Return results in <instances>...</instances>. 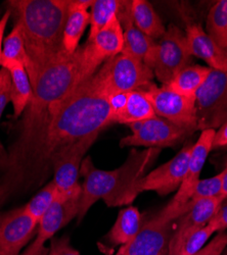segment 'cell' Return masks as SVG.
<instances>
[{"label": "cell", "mask_w": 227, "mask_h": 255, "mask_svg": "<svg viewBox=\"0 0 227 255\" xmlns=\"http://www.w3.org/2000/svg\"><path fill=\"white\" fill-rule=\"evenodd\" d=\"M112 92L100 70L59 105L47 133L17 173L0 179V199L39 187L53 173V161L64 149L82 138L99 134L113 124Z\"/></svg>", "instance_id": "6da1fadb"}, {"label": "cell", "mask_w": 227, "mask_h": 255, "mask_svg": "<svg viewBox=\"0 0 227 255\" xmlns=\"http://www.w3.org/2000/svg\"><path fill=\"white\" fill-rule=\"evenodd\" d=\"M81 48L61 54L47 65L32 84V97L17 127L15 141L0 160V179L13 177L44 139L59 105L83 83Z\"/></svg>", "instance_id": "7a4b0ae2"}, {"label": "cell", "mask_w": 227, "mask_h": 255, "mask_svg": "<svg viewBox=\"0 0 227 255\" xmlns=\"http://www.w3.org/2000/svg\"><path fill=\"white\" fill-rule=\"evenodd\" d=\"M22 32L31 84L47 65L65 53L64 31L71 0H9L5 2Z\"/></svg>", "instance_id": "3957f363"}, {"label": "cell", "mask_w": 227, "mask_h": 255, "mask_svg": "<svg viewBox=\"0 0 227 255\" xmlns=\"http://www.w3.org/2000/svg\"><path fill=\"white\" fill-rule=\"evenodd\" d=\"M161 148L132 149L128 158L114 171H101L94 166L90 156L83 159L80 175L84 181L81 185L78 223L84 219L88 210L102 199L109 207L124 206L133 202L131 190L134 184L146 175L147 169L156 161Z\"/></svg>", "instance_id": "277c9868"}, {"label": "cell", "mask_w": 227, "mask_h": 255, "mask_svg": "<svg viewBox=\"0 0 227 255\" xmlns=\"http://www.w3.org/2000/svg\"><path fill=\"white\" fill-rule=\"evenodd\" d=\"M143 61L163 85H167L180 71L192 66L193 55L185 33L170 25Z\"/></svg>", "instance_id": "5b68a950"}, {"label": "cell", "mask_w": 227, "mask_h": 255, "mask_svg": "<svg viewBox=\"0 0 227 255\" xmlns=\"http://www.w3.org/2000/svg\"><path fill=\"white\" fill-rule=\"evenodd\" d=\"M198 130H215L227 122V72L212 70L196 95Z\"/></svg>", "instance_id": "8992f818"}, {"label": "cell", "mask_w": 227, "mask_h": 255, "mask_svg": "<svg viewBox=\"0 0 227 255\" xmlns=\"http://www.w3.org/2000/svg\"><path fill=\"white\" fill-rule=\"evenodd\" d=\"M139 90L148 96L156 116L171 122L191 135L198 131L196 98L176 93L164 85L158 87L154 83Z\"/></svg>", "instance_id": "52a82bcc"}, {"label": "cell", "mask_w": 227, "mask_h": 255, "mask_svg": "<svg viewBox=\"0 0 227 255\" xmlns=\"http://www.w3.org/2000/svg\"><path fill=\"white\" fill-rule=\"evenodd\" d=\"M99 70L112 94L143 89L153 83L155 77L143 60L122 52L106 61Z\"/></svg>", "instance_id": "ba28073f"}, {"label": "cell", "mask_w": 227, "mask_h": 255, "mask_svg": "<svg viewBox=\"0 0 227 255\" xmlns=\"http://www.w3.org/2000/svg\"><path fill=\"white\" fill-rule=\"evenodd\" d=\"M124 46V32L117 15H114L108 24L96 36L81 46L82 71L83 78H91L106 61L119 55Z\"/></svg>", "instance_id": "9c48e42d"}, {"label": "cell", "mask_w": 227, "mask_h": 255, "mask_svg": "<svg viewBox=\"0 0 227 255\" xmlns=\"http://www.w3.org/2000/svg\"><path fill=\"white\" fill-rule=\"evenodd\" d=\"M193 146V143L185 144L172 159L140 178L131 190L132 199L144 191H155L159 195L165 196L178 190L187 173Z\"/></svg>", "instance_id": "30bf717a"}, {"label": "cell", "mask_w": 227, "mask_h": 255, "mask_svg": "<svg viewBox=\"0 0 227 255\" xmlns=\"http://www.w3.org/2000/svg\"><path fill=\"white\" fill-rule=\"evenodd\" d=\"M175 222L160 210L142 223L137 235L121 246L119 252L122 255H167Z\"/></svg>", "instance_id": "8fae6325"}, {"label": "cell", "mask_w": 227, "mask_h": 255, "mask_svg": "<svg viewBox=\"0 0 227 255\" xmlns=\"http://www.w3.org/2000/svg\"><path fill=\"white\" fill-rule=\"evenodd\" d=\"M132 132L120 141L121 147L144 146L147 148L173 147L191 134L171 122L158 116L128 125Z\"/></svg>", "instance_id": "7c38bea8"}, {"label": "cell", "mask_w": 227, "mask_h": 255, "mask_svg": "<svg viewBox=\"0 0 227 255\" xmlns=\"http://www.w3.org/2000/svg\"><path fill=\"white\" fill-rule=\"evenodd\" d=\"M215 132L216 131L212 129L202 131L198 141L193 146L188 169L182 184L177 190V193L173 199L167 204V206L162 209L165 214L174 221L181 217L182 208L190 201L194 190L200 181L202 169L210 151L212 150Z\"/></svg>", "instance_id": "4fadbf2b"}, {"label": "cell", "mask_w": 227, "mask_h": 255, "mask_svg": "<svg viewBox=\"0 0 227 255\" xmlns=\"http://www.w3.org/2000/svg\"><path fill=\"white\" fill-rule=\"evenodd\" d=\"M99 134L82 138L68 146L61 151L53 161V180L59 194H66L79 189L78 183L80 168L84 155L95 142Z\"/></svg>", "instance_id": "5bb4252c"}, {"label": "cell", "mask_w": 227, "mask_h": 255, "mask_svg": "<svg viewBox=\"0 0 227 255\" xmlns=\"http://www.w3.org/2000/svg\"><path fill=\"white\" fill-rule=\"evenodd\" d=\"M224 200L225 198L221 195L209 199H204L194 205L187 214L178 218L176 220V226L174 225L167 255H177L181 247L197 232L208 225L210 220L221 207Z\"/></svg>", "instance_id": "9a60e30c"}, {"label": "cell", "mask_w": 227, "mask_h": 255, "mask_svg": "<svg viewBox=\"0 0 227 255\" xmlns=\"http://www.w3.org/2000/svg\"><path fill=\"white\" fill-rule=\"evenodd\" d=\"M38 230V222L24 206L0 217V255H18Z\"/></svg>", "instance_id": "2e32d148"}, {"label": "cell", "mask_w": 227, "mask_h": 255, "mask_svg": "<svg viewBox=\"0 0 227 255\" xmlns=\"http://www.w3.org/2000/svg\"><path fill=\"white\" fill-rule=\"evenodd\" d=\"M81 197V187L72 192L59 194L38 224L34 243L44 245L54 234L78 217Z\"/></svg>", "instance_id": "e0dca14e"}, {"label": "cell", "mask_w": 227, "mask_h": 255, "mask_svg": "<svg viewBox=\"0 0 227 255\" xmlns=\"http://www.w3.org/2000/svg\"><path fill=\"white\" fill-rule=\"evenodd\" d=\"M185 37L193 56L205 60L212 70L227 72V53L215 43L201 25H189L185 31Z\"/></svg>", "instance_id": "ac0fdd59"}, {"label": "cell", "mask_w": 227, "mask_h": 255, "mask_svg": "<svg viewBox=\"0 0 227 255\" xmlns=\"http://www.w3.org/2000/svg\"><path fill=\"white\" fill-rule=\"evenodd\" d=\"M117 17L124 32V46L122 53H125L144 60L151 49L154 47L156 41L144 35L134 25L131 1H121Z\"/></svg>", "instance_id": "d6986e66"}, {"label": "cell", "mask_w": 227, "mask_h": 255, "mask_svg": "<svg viewBox=\"0 0 227 255\" xmlns=\"http://www.w3.org/2000/svg\"><path fill=\"white\" fill-rule=\"evenodd\" d=\"M93 1L89 0H71L69 14L64 31V50L73 54L80 47L79 42L86 27L90 23V12L88 8Z\"/></svg>", "instance_id": "ffe728a7"}, {"label": "cell", "mask_w": 227, "mask_h": 255, "mask_svg": "<svg viewBox=\"0 0 227 255\" xmlns=\"http://www.w3.org/2000/svg\"><path fill=\"white\" fill-rule=\"evenodd\" d=\"M154 117L156 114L148 96L142 90H134L126 92L122 105L113 114L112 122L128 126Z\"/></svg>", "instance_id": "44dd1931"}, {"label": "cell", "mask_w": 227, "mask_h": 255, "mask_svg": "<svg viewBox=\"0 0 227 255\" xmlns=\"http://www.w3.org/2000/svg\"><path fill=\"white\" fill-rule=\"evenodd\" d=\"M142 223L137 208L129 206L121 209L116 223L107 236L108 242L114 247L126 245L137 235Z\"/></svg>", "instance_id": "7402d4cb"}, {"label": "cell", "mask_w": 227, "mask_h": 255, "mask_svg": "<svg viewBox=\"0 0 227 255\" xmlns=\"http://www.w3.org/2000/svg\"><path fill=\"white\" fill-rule=\"evenodd\" d=\"M11 77V103L13 106V117H20L31 100L33 89L27 70L22 63H13L6 68Z\"/></svg>", "instance_id": "603a6c76"}, {"label": "cell", "mask_w": 227, "mask_h": 255, "mask_svg": "<svg viewBox=\"0 0 227 255\" xmlns=\"http://www.w3.org/2000/svg\"><path fill=\"white\" fill-rule=\"evenodd\" d=\"M131 11L135 27L155 41L166 33V28L153 5L147 0H132Z\"/></svg>", "instance_id": "cb8c5ba5"}, {"label": "cell", "mask_w": 227, "mask_h": 255, "mask_svg": "<svg viewBox=\"0 0 227 255\" xmlns=\"http://www.w3.org/2000/svg\"><path fill=\"white\" fill-rule=\"evenodd\" d=\"M211 72L210 68L199 65L189 66L180 71L167 85L170 90L181 95L196 98L200 88L203 86Z\"/></svg>", "instance_id": "d4e9b609"}, {"label": "cell", "mask_w": 227, "mask_h": 255, "mask_svg": "<svg viewBox=\"0 0 227 255\" xmlns=\"http://www.w3.org/2000/svg\"><path fill=\"white\" fill-rule=\"evenodd\" d=\"M206 32L227 53V0L217 1L209 10Z\"/></svg>", "instance_id": "484cf974"}, {"label": "cell", "mask_w": 227, "mask_h": 255, "mask_svg": "<svg viewBox=\"0 0 227 255\" xmlns=\"http://www.w3.org/2000/svg\"><path fill=\"white\" fill-rule=\"evenodd\" d=\"M13 63H22L27 66L28 56L24 44L22 32L17 25H14L12 31L3 40V48L1 53V68H7Z\"/></svg>", "instance_id": "4316f807"}, {"label": "cell", "mask_w": 227, "mask_h": 255, "mask_svg": "<svg viewBox=\"0 0 227 255\" xmlns=\"http://www.w3.org/2000/svg\"><path fill=\"white\" fill-rule=\"evenodd\" d=\"M120 5V0H95L93 1L90 11V32L88 41L92 40L114 15H117Z\"/></svg>", "instance_id": "83f0119b"}, {"label": "cell", "mask_w": 227, "mask_h": 255, "mask_svg": "<svg viewBox=\"0 0 227 255\" xmlns=\"http://www.w3.org/2000/svg\"><path fill=\"white\" fill-rule=\"evenodd\" d=\"M57 196L58 190L55 184L51 181L41 189L26 205H24V208L27 214L39 224L41 218L44 216Z\"/></svg>", "instance_id": "f1b7e54d"}, {"label": "cell", "mask_w": 227, "mask_h": 255, "mask_svg": "<svg viewBox=\"0 0 227 255\" xmlns=\"http://www.w3.org/2000/svg\"><path fill=\"white\" fill-rule=\"evenodd\" d=\"M222 182H223V171L212 178L200 180L194 190L190 201L182 208L181 216L187 214V212L190 209H192L193 206L196 205L198 202L204 199H209L216 196H220L221 191H222Z\"/></svg>", "instance_id": "f546056e"}, {"label": "cell", "mask_w": 227, "mask_h": 255, "mask_svg": "<svg viewBox=\"0 0 227 255\" xmlns=\"http://www.w3.org/2000/svg\"><path fill=\"white\" fill-rule=\"evenodd\" d=\"M214 233H216L215 230L213 229L212 226H210L208 224L202 230L197 232L195 235L181 247V249L179 250L177 255H194V254H196L198 251H200L205 246V244L207 243V241L210 239V237L213 235Z\"/></svg>", "instance_id": "4dcf8cb0"}, {"label": "cell", "mask_w": 227, "mask_h": 255, "mask_svg": "<svg viewBox=\"0 0 227 255\" xmlns=\"http://www.w3.org/2000/svg\"><path fill=\"white\" fill-rule=\"evenodd\" d=\"M11 101V77L7 69H0V119L5 106Z\"/></svg>", "instance_id": "1f68e13d"}, {"label": "cell", "mask_w": 227, "mask_h": 255, "mask_svg": "<svg viewBox=\"0 0 227 255\" xmlns=\"http://www.w3.org/2000/svg\"><path fill=\"white\" fill-rule=\"evenodd\" d=\"M227 247V233L220 232L200 251L194 255H222Z\"/></svg>", "instance_id": "d6a6232c"}, {"label": "cell", "mask_w": 227, "mask_h": 255, "mask_svg": "<svg viewBox=\"0 0 227 255\" xmlns=\"http://www.w3.org/2000/svg\"><path fill=\"white\" fill-rule=\"evenodd\" d=\"M46 255H80V253L70 244L67 237L51 240L50 248Z\"/></svg>", "instance_id": "836d02e7"}, {"label": "cell", "mask_w": 227, "mask_h": 255, "mask_svg": "<svg viewBox=\"0 0 227 255\" xmlns=\"http://www.w3.org/2000/svg\"><path fill=\"white\" fill-rule=\"evenodd\" d=\"M208 224L212 226L217 233L224 232L227 229V203L221 205V207Z\"/></svg>", "instance_id": "e575fe53"}, {"label": "cell", "mask_w": 227, "mask_h": 255, "mask_svg": "<svg viewBox=\"0 0 227 255\" xmlns=\"http://www.w3.org/2000/svg\"><path fill=\"white\" fill-rule=\"evenodd\" d=\"M222 148H227V122L218 128L212 143V150L222 149Z\"/></svg>", "instance_id": "d590c367"}, {"label": "cell", "mask_w": 227, "mask_h": 255, "mask_svg": "<svg viewBox=\"0 0 227 255\" xmlns=\"http://www.w3.org/2000/svg\"><path fill=\"white\" fill-rule=\"evenodd\" d=\"M10 15H11V12L9 10H6V12L3 14V16L0 18V61H1L4 31H5V28H6V25H7V22H8Z\"/></svg>", "instance_id": "8d00e7d4"}, {"label": "cell", "mask_w": 227, "mask_h": 255, "mask_svg": "<svg viewBox=\"0 0 227 255\" xmlns=\"http://www.w3.org/2000/svg\"><path fill=\"white\" fill-rule=\"evenodd\" d=\"M47 249L45 248L44 245H38L36 243H32L23 254H18V255H46L47 254Z\"/></svg>", "instance_id": "74e56055"}, {"label": "cell", "mask_w": 227, "mask_h": 255, "mask_svg": "<svg viewBox=\"0 0 227 255\" xmlns=\"http://www.w3.org/2000/svg\"><path fill=\"white\" fill-rule=\"evenodd\" d=\"M221 196L227 199V165L223 169V182H222V191Z\"/></svg>", "instance_id": "f35d334b"}, {"label": "cell", "mask_w": 227, "mask_h": 255, "mask_svg": "<svg viewBox=\"0 0 227 255\" xmlns=\"http://www.w3.org/2000/svg\"><path fill=\"white\" fill-rule=\"evenodd\" d=\"M6 154H7V150H5L4 146L2 145L1 141H0V160L3 159V158H5Z\"/></svg>", "instance_id": "ab89813d"}, {"label": "cell", "mask_w": 227, "mask_h": 255, "mask_svg": "<svg viewBox=\"0 0 227 255\" xmlns=\"http://www.w3.org/2000/svg\"><path fill=\"white\" fill-rule=\"evenodd\" d=\"M116 255H122V254H121V253H120V252H119V251H118V252H117V254H116Z\"/></svg>", "instance_id": "60d3db41"}, {"label": "cell", "mask_w": 227, "mask_h": 255, "mask_svg": "<svg viewBox=\"0 0 227 255\" xmlns=\"http://www.w3.org/2000/svg\"><path fill=\"white\" fill-rule=\"evenodd\" d=\"M225 165H227V157H226V161H225Z\"/></svg>", "instance_id": "b9f144b4"}, {"label": "cell", "mask_w": 227, "mask_h": 255, "mask_svg": "<svg viewBox=\"0 0 227 255\" xmlns=\"http://www.w3.org/2000/svg\"><path fill=\"white\" fill-rule=\"evenodd\" d=\"M0 205H1V203H0Z\"/></svg>", "instance_id": "7bdbcfd3"}, {"label": "cell", "mask_w": 227, "mask_h": 255, "mask_svg": "<svg viewBox=\"0 0 227 255\" xmlns=\"http://www.w3.org/2000/svg\"><path fill=\"white\" fill-rule=\"evenodd\" d=\"M225 255H227V253H226V254H225Z\"/></svg>", "instance_id": "ee69618b"}]
</instances>
